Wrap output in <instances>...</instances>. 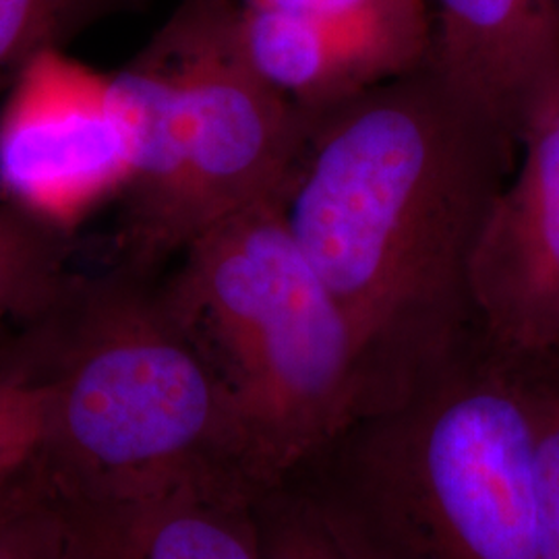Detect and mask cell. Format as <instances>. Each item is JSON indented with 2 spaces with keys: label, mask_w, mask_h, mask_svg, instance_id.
Listing matches in <instances>:
<instances>
[{
  "label": "cell",
  "mask_w": 559,
  "mask_h": 559,
  "mask_svg": "<svg viewBox=\"0 0 559 559\" xmlns=\"http://www.w3.org/2000/svg\"><path fill=\"white\" fill-rule=\"evenodd\" d=\"M516 147L429 67L313 119L284 210L353 328L360 413L479 338L471 261Z\"/></svg>",
  "instance_id": "obj_1"
},
{
  "label": "cell",
  "mask_w": 559,
  "mask_h": 559,
  "mask_svg": "<svg viewBox=\"0 0 559 559\" xmlns=\"http://www.w3.org/2000/svg\"><path fill=\"white\" fill-rule=\"evenodd\" d=\"M535 445L528 365L479 336L286 480L340 559H543Z\"/></svg>",
  "instance_id": "obj_2"
},
{
  "label": "cell",
  "mask_w": 559,
  "mask_h": 559,
  "mask_svg": "<svg viewBox=\"0 0 559 559\" xmlns=\"http://www.w3.org/2000/svg\"><path fill=\"white\" fill-rule=\"evenodd\" d=\"M44 388L32 466L60 498H129L182 480L261 483L221 380L162 297L112 263L75 272L25 323Z\"/></svg>",
  "instance_id": "obj_3"
},
{
  "label": "cell",
  "mask_w": 559,
  "mask_h": 559,
  "mask_svg": "<svg viewBox=\"0 0 559 559\" xmlns=\"http://www.w3.org/2000/svg\"><path fill=\"white\" fill-rule=\"evenodd\" d=\"M284 195L205 230L160 282L233 400L263 485L286 479L362 406L353 328L295 237Z\"/></svg>",
  "instance_id": "obj_4"
},
{
  "label": "cell",
  "mask_w": 559,
  "mask_h": 559,
  "mask_svg": "<svg viewBox=\"0 0 559 559\" xmlns=\"http://www.w3.org/2000/svg\"><path fill=\"white\" fill-rule=\"evenodd\" d=\"M115 80L138 133L117 265L156 276L205 230L288 187L313 117L245 59L237 0H180Z\"/></svg>",
  "instance_id": "obj_5"
},
{
  "label": "cell",
  "mask_w": 559,
  "mask_h": 559,
  "mask_svg": "<svg viewBox=\"0 0 559 559\" xmlns=\"http://www.w3.org/2000/svg\"><path fill=\"white\" fill-rule=\"evenodd\" d=\"M138 133L115 75L64 48L44 50L0 110V201L71 237L98 207L124 198Z\"/></svg>",
  "instance_id": "obj_6"
},
{
  "label": "cell",
  "mask_w": 559,
  "mask_h": 559,
  "mask_svg": "<svg viewBox=\"0 0 559 559\" xmlns=\"http://www.w3.org/2000/svg\"><path fill=\"white\" fill-rule=\"evenodd\" d=\"M429 0H240L239 40L267 85L309 117L425 69Z\"/></svg>",
  "instance_id": "obj_7"
},
{
  "label": "cell",
  "mask_w": 559,
  "mask_h": 559,
  "mask_svg": "<svg viewBox=\"0 0 559 559\" xmlns=\"http://www.w3.org/2000/svg\"><path fill=\"white\" fill-rule=\"evenodd\" d=\"M519 150L480 226L471 299L480 338L535 362L559 346V81L526 115Z\"/></svg>",
  "instance_id": "obj_8"
},
{
  "label": "cell",
  "mask_w": 559,
  "mask_h": 559,
  "mask_svg": "<svg viewBox=\"0 0 559 559\" xmlns=\"http://www.w3.org/2000/svg\"><path fill=\"white\" fill-rule=\"evenodd\" d=\"M263 487L207 477L129 498H60L69 559H261Z\"/></svg>",
  "instance_id": "obj_9"
},
{
  "label": "cell",
  "mask_w": 559,
  "mask_h": 559,
  "mask_svg": "<svg viewBox=\"0 0 559 559\" xmlns=\"http://www.w3.org/2000/svg\"><path fill=\"white\" fill-rule=\"evenodd\" d=\"M429 69L460 100L519 143L540 96L559 81L556 0H429Z\"/></svg>",
  "instance_id": "obj_10"
},
{
  "label": "cell",
  "mask_w": 559,
  "mask_h": 559,
  "mask_svg": "<svg viewBox=\"0 0 559 559\" xmlns=\"http://www.w3.org/2000/svg\"><path fill=\"white\" fill-rule=\"evenodd\" d=\"M69 237L0 201V325L41 318L73 278Z\"/></svg>",
  "instance_id": "obj_11"
},
{
  "label": "cell",
  "mask_w": 559,
  "mask_h": 559,
  "mask_svg": "<svg viewBox=\"0 0 559 559\" xmlns=\"http://www.w3.org/2000/svg\"><path fill=\"white\" fill-rule=\"evenodd\" d=\"M131 0H0V94L50 48H64L85 27Z\"/></svg>",
  "instance_id": "obj_12"
},
{
  "label": "cell",
  "mask_w": 559,
  "mask_h": 559,
  "mask_svg": "<svg viewBox=\"0 0 559 559\" xmlns=\"http://www.w3.org/2000/svg\"><path fill=\"white\" fill-rule=\"evenodd\" d=\"M0 559H69L59 496L32 456L0 501Z\"/></svg>",
  "instance_id": "obj_13"
},
{
  "label": "cell",
  "mask_w": 559,
  "mask_h": 559,
  "mask_svg": "<svg viewBox=\"0 0 559 559\" xmlns=\"http://www.w3.org/2000/svg\"><path fill=\"white\" fill-rule=\"evenodd\" d=\"M44 388L23 336V323L0 325V460L40 440Z\"/></svg>",
  "instance_id": "obj_14"
},
{
  "label": "cell",
  "mask_w": 559,
  "mask_h": 559,
  "mask_svg": "<svg viewBox=\"0 0 559 559\" xmlns=\"http://www.w3.org/2000/svg\"><path fill=\"white\" fill-rule=\"evenodd\" d=\"M255 514L261 559H340L309 503L290 480L263 487Z\"/></svg>",
  "instance_id": "obj_15"
},
{
  "label": "cell",
  "mask_w": 559,
  "mask_h": 559,
  "mask_svg": "<svg viewBox=\"0 0 559 559\" xmlns=\"http://www.w3.org/2000/svg\"><path fill=\"white\" fill-rule=\"evenodd\" d=\"M535 404V475L539 501L540 554L559 559V378L528 362Z\"/></svg>",
  "instance_id": "obj_16"
},
{
  "label": "cell",
  "mask_w": 559,
  "mask_h": 559,
  "mask_svg": "<svg viewBox=\"0 0 559 559\" xmlns=\"http://www.w3.org/2000/svg\"><path fill=\"white\" fill-rule=\"evenodd\" d=\"M32 452L34 450L11 454V456L0 460V501L7 496V491L11 489V485L15 483V479L20 477V473L23 471V466L27 464Z\"/></svg>",
  "instance_id": "obj_17"
},
{
  "label": "cell",
  "mask_w": 559,
  "mask_h": 559,
  "mask_svg": "<svg viewBox=\"0 0 559 559\" xmlns=\"http://www.w3.org/2000/svg\"><path fill=\"white\" fill-rule=\"evenodd\" d=\"M535 362H539L540 367H545L547 371H551L554 376H558L559 378V346L547 359L535 360Z\"/></svg>",
  "instance_id": "obj_18"
}]
</instances>
